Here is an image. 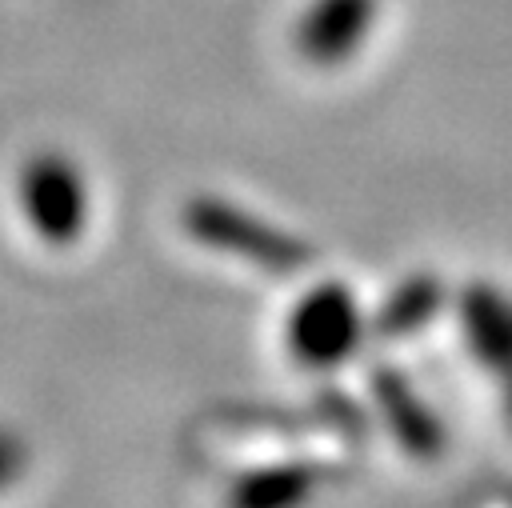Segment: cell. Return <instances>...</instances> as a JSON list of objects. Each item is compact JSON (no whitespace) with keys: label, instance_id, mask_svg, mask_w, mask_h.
<instances>
[{"label":"cell","instance_id":"2","mask_svg":"<svg viewBox=\"0 0 512 508\" xmlns=\"http://www.w3.org/2000/svg\"><path fill=\"white\" fill-rule=\"evenodd\" d=\"M16 204L28 220V228L52 248L76 244L88 228V180H84L80 164L64 152L48 148L20 164Z\"/></svg>","mask_w":512,"mask_h":508},{"label":"cell","instance_id":"3","mask_svg":"<svg viewBox=\"0 0 512 508\" xmlns=\"http://www.w3.org/2000/svg\"><path fill=\"white\" fill-rule=\"evenodd\" d=\"M184 228L192 240L216 248V252H232V256H244V260H256L260 268H272V272H292L308 260V248L272 228L268 220L228 204V200H216V196H196L184 204Z\"/></svg>","mask_w":512,"mask_h":508},{"label":"cell","instance_id":"4","mask_svg":"<svg viewBox=\"0 0 512 508\" xmlns=\"http://www.w3.org/2000/svg\"><path fill=\"white\" fill-rule=\"evenodd\" d=\"M376 12L380 0H308V8L296 20L292 44L308 64L336 68L364 48Z\"/></svg>","mask_w":512,"mask_h":508},{"label":"cell","instance_id":"6","mask_svg":"<svg viewBox=\"0 0 512 508\" xmlns=\"http://www.w3.org/2000/svg\"><path fill=\"white\" fill-rule=\"evenodd\" d=\"M372 388H376V404L392 428V436L420 460H432L444 444V432H440V420L432 416V408L408 388V380L400 372H376L372 376Z\"/></svg>","mask_w":512,"mask_h":508},{"label":"cell","instance_id":"5","mask_svg":"<svg viewBox=\"0 0 512 508\" xmlns=\"http://www.w3.org/2000/svg\"><path fill=\"white\" fill-rule=\"evenodd\" d=\"M460 332L476 364L512 376V296L496 284H468L460 292Z\"/></svg>","mask_w":512,"mask_h":508},{"label":"cell","instance_id":"9","mask_svg":"<svg viewBox=\"0 0 512 508\" xmlns=\"http://www.w3.org/2000/svg\"><path fill=\"white\" fill-rule=\"evenodd\" d=\"M24 460H28L24 440H20L12 428H0V492H8V488L20 480Z\"/></svg>","mask_w":512,"mask_h":508},{"label":"cell","instance_id":"1","mask_svg":"<svg viewBox=\"0 0 512 508\" xmlns=\"http://www.w3.org/2000/svg\"><path fill=\"white\" fill-rule=\"evenodd\" d=\"M368 316L356 292L340 280L312 284L284 316V344L300 368L328 372L352 360L368 336Z\"/></svg>","mask_w":512,"mask_h":508},{"label":"cell","instance_id":"8","mask_svg":"<svg viewBox=\"0 0 512 508\" xmlns=\"http://www.w3.org/2000/svg\"><path fill=\"white\" fill-rule=\"evenodd\" d=\"M440 300H444L440 280L428 276V272H420V276H408V280L384 300V308L376 312V320H368V324H372V332H380V336H408V332L424 328V324L436 316Z\"/></svg>","mask_w":512,"mask_h":508},{"label":"cell","instance_id":"7","mask_svg":"<svg viewBox=\"0 0 512 508\" xmlns=\"http://www.w3.org/2000/svg\"><path fill=\"white\" fill-rule=\"evenodd\" d=\"M312 484L316 476L304 464L252 468L232 484L228 508H304L312 496Z\"/></svg>","mask_w":512,"mask_h":508}]
</instances>
